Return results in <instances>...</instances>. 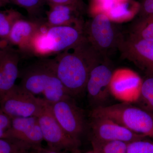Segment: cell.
<instances>
[{
	"mask_svg": "<svg viewBox=\"0 0 153 153\" xmlns=\"http://www.w3.org/2000/svg\"><path fill=\"white\" fill-rule=\"evenodd\" d=\"M10 2V0H0V9L5 7Z\"/></svg>",
	"mask_w": 153,
	"mask_h": 153,
	"instance_id": "obj_30",
	"label": "cell"
},
{
	"mask_svg": "<svg viewBox=\"0 0 153 153\" xmlns=\"http://www.w3.org/2000/svg\"><path fill=\"white\" fill-rule=\"evenodd\" d=\"M36 153H63L62 152H58L50 149H45L42 147L39 148L37 150Z\"/></svg>",
	"mask_w": 153,
	"mask_h": 153,
	"instance_id": "obj_29",
	"label": "cell"
},
{
	"mask_svg": "<svg viewBox=\"0 0 153 153\" xmlns=\"http://www.w3.org/2000/svg\"><path fill=\"white\" fill-rule=\"evenodd\" d=\"M137 102L143 109L153 111V75H146L143 80L140 94Z\"/></svg>",
	"mask_w": 153,
	"mask_h": 153,
	"instance_id": "obj_21",
	"label": "cell"
},
{
	"mask_svg": "<svg viewBox=\"0 0 153 153\" xmlns=\"http://www.w3.org/2000/svg\"><path fill=\"white\" fill-rule=\"evenodd\" d=\"M118 49L122 57L133 62L146 75H153V41L129 36L124 37Z\"/></svg>",
	"mask_w": 153,
	"mask_h": 153,
	"instance_id": "obj_11",
	"label": "cell"
},
{
	"mask_svg": "<svg viewBox=\"0 0 153 153\" xmlns=\"http://www.w3.org/2000/svg\"><path fill=\"white\" fill-rule=\"evenodd\" d=\"M140 5V17L153 16V0H142Z\"/></svg>",
	"mask_w": 153,
	"mask_h": 153,
	"instance_id": "obj_26",
	"label": "cell"
},
{
	"mask_svg": "<svg viewBox=\"0 0 153 153\" xmlns=\"http://www.w3.org/2000/svg\"><path fill=\"white\" fill-rule=\"evenodd\" d=\"M49 104L54 117L64 131L81 142L88 125L84 111L76 105L73 97H69Z\"/></svg>",
	"mask_w": 153,
	"mask_h": 153,
	"instance_id": "obj_7",
	"label": "cell"
},
{
	"mask_svg": "<svg viewBox=\"0 0 153 153\" xmlns=\"http://www.w3.org/2000/svg\"><path fill=\"white\" fill-rule=\"evenodd\" d=\"M103 58L85 36L73 48L57 55L55 59L57 76L72 97L85 91L91 69Z\"/></svg>",
	"mask_w": 153,
	"mask_h": 153,
	"instance_id": "obj_1",
	"label": "cell"
},
{
	"mask_svg": "<svg viewBox=\"0 0 153 153\" xmlns=\"http://www.w3.org/2000/svg\"><path fill=\"white\" fill-rule=\"evenodd\" d=\"M6 138L15 139L36 147H42L44 140L38 117H12L11 128Z\"/></svg>",
	"mask_w": 153,
	"mask_h": 153,
	"instance_id": "obj_15",
	"label": "cell"
},
{
	"mask_svg": "<svg viewBox=\"0 0 153 153\" xmlns=\"http://www.w3.org/2000/svg\"><path fill=\"white\" fill-rule=\"evenodd\" d=\"M36 152H37V151H36Z\"/></svg>",
	"mask_w": 153,
	"mask_h": 153,
	"instance_id": "obj_32",
	"label": "cell"
},
{
	"mask_svg": "<svg viewBox=\"0 0 153 153\" xmlns=\"http://www.w3.org/2000/svg\"><path fill=\"white\" fill-rule=\"evenodd\" d=\"M93 150L97 153H127V143L120 141H101L91 139Z\"/></svg>",
	"mask_w": 153,
	"mask_h": 153,
	"instance_id": "obj_22",
	"label": "cell"
},
{
	"mask_svg": "<svg viewBox=\"0 0 153 153\" xmlns=\"http://www.w3.org/2000/svg\"><path fill=\"white\" fill-rule=\"evenodd\" d=\"M90 116L108 119L135 133L153 137V116L128 103L98 107L92 110Z\"/></svg>",
	"mask_w": 153,
	"mask_h": 153,
	"instance_id": "obj_4",
	"label": "cell"
},
{
	"mask_svg": "<svg viewBox=\"0 0 153 153\" xmlns=\"http://www.w3.org/2000/svg\"><path fill=\"white\" fill-rule=\"evenodd\" d=\"M44 140L53 150L79 153L81 142L74 139L64 131L54 117L49 102L46 101L38 117Z\"/></svg>",
	"mask_w": 153,
	"mask_h": 153,
	"instance_id": "obj_6",
	"label": "cell"
},
{
	"mask_svg": "<svg viewBox=\"0 0 153 153\" xmlns=\"http://www.w3.org/2000/svg\"><path fill=\"white\" fill-rule=\"evenodd\" d=\"M143 79L136 72L127 68L114 71L110 85L111 94L126 103L135 102L140 94Z\"/></svg>",
	"mask_w": 153,
	"mask_h": 153,
	"instance_id": "obj_10",
	"label": "cell"
},
{
	"mask_svg": "<svg viewBox=\"0 0 153 153\" xmlns=\"http://www.w3.org/2000/svg\"><path fill=\"white\" fill-rule=\"evenodd\" d=\"M140 7V3L119 2L116 3L106 14L112 21L114 19L119 21L120 19L131 18L138 13Z\"/></svg>",
	"mask_w": 153,
	"mask_h": 153,
	"instance_id": "obj_18",
	"label": "cell"
},
{
	"mask_svg": "<svg viewBox=\"0 0 153 153\" xmlns=\"http://www.w3.org/2000/svg\"><path fill=\"white\" fill-rule=\"evenodd\" d=\"M117 0H97L99 7L101 13H107L114 6Z\"/></svg>",
	"mask_w": 153,
	"mask_h": 153,
	"instance_id": "obj_28",
	"label": "cell"
},
{
	"mask_svg": "<svg viewBox=\"0 0 153 153\" xmlns=\"http://www.w3.org/2000/svg\"><path fill=\"white\" fill-rule=\"evenodd\" d=\"M45 24L47 27L73 26L84 29L82 10L69 5H49Z\"/></svg>",
	"mask_w": 153,
	"mask_h": 153,
	"instance_id": "obj_16",
	"label": "cell"
},
{
	"mask_svg": "<svg viewBox=\"0 0 153 153\" xmlns=\"http://www.w3.org/2000/svg\"><path fill=\"white\" fill-rule=\"evenodd\" d=\"M129 36L153 41V16L140 17L131 25Z\"/></svg>",
	"mask_w": 153,
	"mask_h": 153,
	"instance_id": "obj_17",
	"label": "cell"
},
{
	"mask_svg": "<svg viewBox=\"0 0 153 153\" xmlns=\"http://www.w3.org/2000/svg\"><path fill=\"white\" fill-rule=\"evenodd\" d=\"M84 36L94 49L105 58L110 51L118 49L124 36L114 23L104 13L94 15L84 26Z\"/></svg>",
	"mask_w": 153,
	"mask_h": 153,
	"instance_id": "obj_5",
	"label": "cell"
},
{
	"mask_svg": "<svg viewBox=\"0 0 153 153\" xmlns=\"http://www.w3.org/2000/svg\"><path fill=\"white\" fill-rule=\"evenodd\" d=\"M19 75V85L36 96L42 95L49 103L72 97L57 76L55 59L41 58L25 68Z\"/></svg>",
	"mask_w": 153,
	"mask_h": 153,
	"instance_id": "obj_2",
	"label": "cell"
},
{
	"mask_svg": "<svg viewBox=\"0 0 153 153\" xmlns=\"http://www.w3.org/2000/svg\"><path fill=\"white\" fill-rule=\"evenodd\" d=\"M84 153H97L96 152H94V151H93V150H92V151H89V152H85Z\"/></svg>",
	"mask_w": 153,
	"mask_h": 153,
	"instance_id": "obj_31",
	"label": "cell"
},
{
	"mask_svg": "<svg viewBox=\"0 0 153 153\" xmlns=\"http://www.w3.org/2000/svg\"><path fill=\"white\" fill-rule=\"evenodd\" d=\"M49 5L64 4L74 6L82 10L83 4L81 0H46Z\"/></svg>",
	"mask_w": 153,
	"mask_h": 153,
	"instance_id": "obj_27",
	"label": "cell"
},
{
	"mask_svg": "<svg viewBox=\"0 0 153 153\" xmlns=\"http://www.w3.org/2000/svg\"><path fill=\"white\" fill-rule=\"evenodd\" d=\"M21 52L7 44L0 45V102L16 85Z\"/></svg>",
	"mask_w": 153,
	"mask_h": 153,
	"instance_id": "obj_13",
	"label": "cell"
},
{
	"mask_svg": "<svg viewBox=\"0 0 153 153\" xmlns=\"http://www.w3.org/2000/svg\"><path fill=\"white\" fill-rule=\"evenodd\" d=\"M83 28L73 26L42 27L33 38L29 54L46 58L72 49L84 38Z\"/></svg>",
	"mask_w": 153,
	"mask_h": 153,
	"instance_id": "obj_3",
	"label": "cell"
},
{
	"mask_svg": "<svg viewBox=\"0 0 153 153\" xmlns=\"http://www.w3.org/2000/svg\"><path fill=\"white\" fill-rule=\"evenodd\" d=\"M89 126L91 139L101 141H120L126 143L143 139L146 136L135 133L113 121L102 117H91Z\"/></svg>",
	"mask_w": 153,
	"mask_h": 153,
	"instance_id": "obj_12",
	"label": "cell"
},
{
	"mask_svg": "<svg viewBox=\"0 0 153 153\" xmlns=\"http://www.w3.org/2000/svg\"><path fill=\"white\" fill-rule=\"evenodd\" d=\"M23 18L21 13L14 9L0 11V39L7 42L14 24Z\"/></svg>",
	"mask_w": 153,
	"mask_h": 153,
	"instance_id": "obj_19",
	"label": "cell"
},
{
	"mask_svg": "<svg viewBox=\"0 0 153 153\" xmlns=\"http://www.w3.org/2000/svg\"><path fill=\"white\" fill-rule=\"evenodd\" d=\"M114 71L108 58H103L91 69L86 84L88 101L93 108L103 106L109 97L110 85Z\"/></svg>",
	"mask_w": 153,
	"mask_h": 153,
	"instance_id": "obj_9",
	"label": "cell"
},
{
	"mask_svg": "<svg viewBox=\"0 0 153 153\" xmlns=\"http://www.w3.org/2000/svg\"><path fill=\"white\" fill-rule=\"evenodd\" d=\"M45 25V20L39 18L19 19L13 26L7 42L18 47L21 53H29L33 38Z\"/></svg>",
	"mask_w": 153,
	"mask_h": 153,
	"instance_id": "obj_14",
	"label": "cell"
},
{
	"mask_svg": "<svg viewBox=\"0 0 153 153\" xmlns=\"http://www.w3.org/2000/svg\"><path fill=\"white\" fill-rule=\"evenodd\" d=\"M127 153H153V142L143 139L127 143Z\"/></svg>",
	"mask_w": 153,
	"mask_h": 153,
	"instance_id": "obj_24",
	"label": "cell"
},
{
	"mask_svg": "<svg viewBox=\"0 0 153 153\" xmlns=\"http://www.w3.org/2000/svg\"><path fill=\"white\" fill-rule=\"evenodd\" d=\"M11 124L12 117L0 108V139L6 138Z\"/></svg>",
	"mask_w": 153,
	"mask_h": 153,
	"instance_id": "obj_25",
	"label": "cell"
},
{
	"mask_svg": "<svg viewBox=\"0 0 153 153\" xmlns=\"http://www.w3.org/2000/svg\"><path fill=\"white\" fill-rule=\"evenodd\" d=\"M39 148L15 139H0V153H35Z\"/></svg>",
	"mask_w": 153,
	"mask_h": 153,
	"instance_id": "obj_20",
	"label": "cell"
},
{
	"mask_svg": "<svg viewBox=\"0 0 153 153\" xmlns=\"http://www.w3.org/2000/svg\"><path fill=\"white\" fill-rule=\"evenodd\" d=\"M46 101L20 85H16L0 102V108L11 117H38Z\"/></svg>",
	"mask_w": 153,
	"mask_h": 153,
	"instance_id": "obj_8",
	"label": "cell"
},
{
	"mask_svg": "<svg viewBox=\"0 0 153 153\" xmlns=\"http://www.w3.org/2000/svg\"><path fill=\"white\" fill-rule=\"evenodd\" d=\"M20 7L25 9L30 19H38L43 8V0H10Z\"/></svg>",
	"mask_w": 153,
	"mask_h": 153,
	"instance_id": "obj_23",
	"label": "cell"
}]
</instances>
